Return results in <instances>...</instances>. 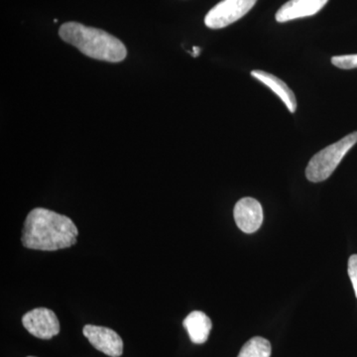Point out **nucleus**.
<instances>
[{
  "label": "nucleus",
  "mask_w": 357,
  "mask_h": 357,
  "mask_svg": "<svg viewBox=\"0 0 357 357\" xmlns=\"http://www.w3.org/2000/svg\"><path fill=\"white\" fill-rule=\"evenodd\" d=\"M333 65L342 70H351L357 68V54L354 55L335 56L332 58Z\"/></svg>",
  "instance_id": "12"
},
{
  "label": "nucleus",
  "mask_w": 357,
  "mask_h": 357,
  "mask_svg": "<svg viewBox=\"0 0 357 357\" xmlns=\"http://www.w3.org/2000/svg\"><path fill=\"white\" fill-rule=\"evenodd\" d=\"M328 0H289L287 3L279 9L276 14V20L279 23L309 17L314 15L323 9Z\"/></svg>",
  "instance_id": "8"
},
{
  "label": "nucleus",
  "mask_w": 357,
  "mask_h": 357,
  "mask_svg": "<svg viewBox=\"0 0 357 357\" xmlns=\"http://www.w3.org/2000/svg\"><path fill=\"white\" fill-rule=\"evenodd\" d=\"M234 217L237 227L245 234H253L263 222V210L259 202L253 198H243L234 206Z\"/></svg>",
  "instance_id": "7"
},
{
  "label": "nucleus",
  "mask_w": 357,
  "mask_h": 357,
  "mask_svg": "<svg viewBox=\"0 0 357 357\" xmlns=\"http://www.w3.org/2000/svg\"><path fill=\"white\" fill-rule=\"evenodd\" d=\"M199 52H201V49L199 47H194V52H192V56L194 57H198Z\"/></svg>",
  "instance_id": "14"
},
{
  "label": "nucleus",
  "mask_w": 357,
  "mask_h": 357,
  "mask_svg": "<svg viewBox=\"0 0 357 357\" xmlns=\"http://www.w3.org/2000/svg\"><path fill=\"white\" fill-rule=\"evenodd\" d=\"M22 325L28 333L41 340H51L60 333V321L55 312L47 307H36L22 318Z\"/></svg>",
  "instance_id": "5"
},
{
  "label": "nucleus",
  "mask_w": 357,
  "mask_h": 357,
  "mask_svg": "<svg viewBox=\"0 0 357 357\" xmlns=\"http://www.w3.org/2000/svg\"><path fill=\"white\" fill-rule=\"evenodd\" d=\"M257 0H222L213 7L204 18L211 29H222L243 18L255 6Z\"/></svg>",
  "instance_id": "4"
},
{
  "label": "nucleus",
  "mask_w": 357,
  "mask_h": 357,
  "mask_svg": "<svg viewBox=\"0 0 357 357\" xmlns=\"http://www.w3.org/2000/svg\"><path fill=\"white\" fill-rule=\"evenodd\" d=\"M59 35L66 43L73 45L84 55L96 60L119 63L128 55L121 40L98 28L67 22L61 26Z\"/></svg>",
  "instance_id": "2"
},
{
  "label": "nucleus",
  "mask_w": 357,
  "mask_h": 357,
  "mask_svg": "<svg viewBox=\"0 0 357 357\" xmlns=\"http://www.w3.org/2000/svg\"><path fill=\"white\" fill-rule=\"evenodd\" d=\"M79 230L67 215L43 208L28 213L23 225L21 241L28 249L56 251L77 243Z\"/></svg>",
  "instance_id": "1"
},
{
  "label": "nucleus",
  "mask_w": 357,
  "mask_h": 357,
  "mask_svg": "<svg viewBox=\"0 0 357 357\" xmlns=\"http://www.w3.org/2000/svg\"><path fill=\"white\" fill-rule=\"evenodd\" d=\"M28 357H35V356H28Z\"/></svg>",
  "instance_id": "15"
},
{
  "label": "nucleus",
  "mask_w": 357,
  "mask_h": 357,
  "mask_svg": "<svg viewBox=\"0 0 357 357\" xmlns=\"http://www.w3.org/2000/svg\"><path fill=\"white\" fill-rule=\"evenodd\" d=\"M349 275L357 298V255H351L349 260Z\"/></svg>",
  "instance_id": "13"
},
{
  "label": "nucleus",
  "mask_w": 357,
  "mask_h": 357,
  "mask_svg": "<svg viewBox=\"0 0 357 357\" xmlns=\"http://www.w3.org/2000/svg\"><path fill=\"white\" fill-rule=\"evenodd\" d=\"M251 76L255 77L256 79L261 82L274 93H276L281 98L282 102L285 103L289 112H292V114L296 112V109H297L296 96L294 95L292 89L289 88L287 84L284 83L282 79L275 77L274 75L259 70H252Z\"/></svg>",
  "instance_id": "9"
},
{
  "label": "nucleus",
  "mask_w": 357,
  "mask_h": 357,
  "mask_svg": "<svg viewBox=\"0 0 357 357\" xmlns=\"http://www.w3.org/2000/svg\"><path fill=\"white\" fill-rule=\"evenodd\" d=\"M83 333L89 344L98 351L110 357H119L123 354V340L119 333L105 326H84Z\"/></svg>",
  "instance_id": "6"
},
{
  "label": "nucleus",
  "mask_w": 357,
  "mask_h": 357,
  "mask_svg": "<svg viewBox=\"0 0 357 357\" xmlns=\"http://www.w3.org/2000/svg\"><path fill=\"white\" fill-rule=\"evenodd\" d=\"M183 325L194 344H202L208 340L213 324L211 319L201 311L192 312L183 321Z\"/></svg>",
  "instance_id": "10"
},
{
  "label": "nucleus",
  "mask_w": 357,
  "mask_h": 357,
  "mask_svg": "<svg viewBox=\"0 0 357 357\" xmlns=\"http://www.w3.org/2000/svg\"><path fill=\"white\" fill-rule=\"evenodd\" d=\"M271 351L269 340L261 337H255L243 345L237 357H270Z\"/></svg>",
  "instance_id": "11"
},
{
  "label": "nucleus",
  "mask_w": 357,
  "mask_h": 357,
  "mask_svg": "<svg viewBox=\"0 0 357 357\" xmlns=\"http://www.w3.org/2000/svg\"><path fill=\"white\" fill-rule=\"evenodd\" d=\"M356 143L357 132H352L318 152L307 164L306 169L307 180L310 182L319 183L331 177L338 164Z\"/></svg>",
  "instance_id": "3"
}]
</instances>
